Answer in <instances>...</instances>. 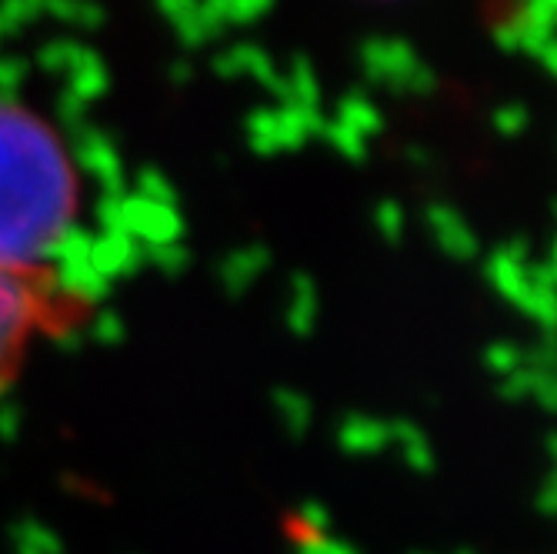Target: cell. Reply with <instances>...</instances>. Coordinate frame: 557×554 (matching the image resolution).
I'll list each match as a JSON object with an SVG mask.
<instances>
[{
  "instance_id": "6da1fadb",
  "label": "cell",
  "mask_w": 557,
  "mask_h": 554,
  "mask_svg": "<svg viewBox=\"0 0 557 554\" xmlns=\"http://www.w3.org/2000/svg\"><path fill=\"white\" fill-rule=\"evenodd\" d=\"M81 211V171L61 131L0 94V268L50 271Z\"/></svg>"
},
{
  "instance_id": "7a4b0ae2",
  "label": "cell",
  "mask_w": 557,
  "mask_h": 554,
  "mask_svg": "<svg viewBox=\"0 0 557 554\" xmlns=\"http://www.w3.org/2000/svg\"><path fill=\"white\" fill-rule=\"evenodd\" d=\"M87 315L90 300L58 268H0V397L24 378L47 344L77 331Z\"/></svg>"
}]
</instances>
